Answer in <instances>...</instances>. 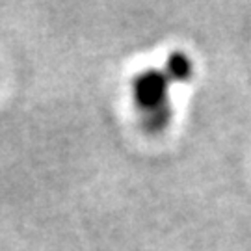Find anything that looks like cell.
<instances>
[{
    "label": "cell",
    "mask_w": 251,
    "mask_h": 251,
    "mask_svg": "<svg viewBox=\"0 0 251 251\" xmlns=\"http://www.w3.org/2000/svg\"><path fill=\"white\" fill-rule=\"evenodd\" d=\"M194 76V62L182 50H173L162 67H147L132 78V102L147 132H164L173 119L171 86Z\"/></svg>",
    "instance_id": "obj_1"
}]
</instances>
